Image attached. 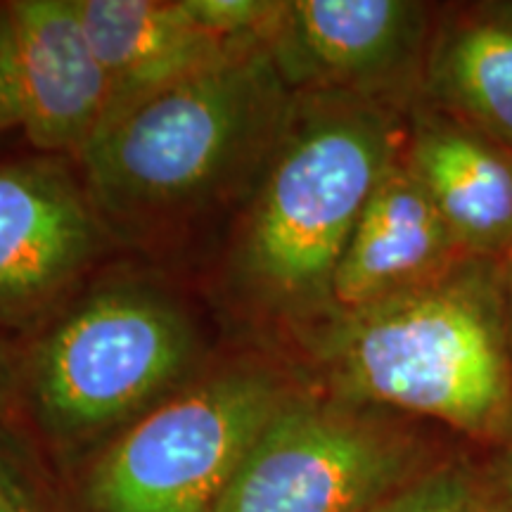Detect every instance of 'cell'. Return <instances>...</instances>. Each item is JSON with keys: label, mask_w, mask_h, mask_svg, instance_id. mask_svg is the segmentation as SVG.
Returning a JSON list of instances; mask_svg holds the SVG:
<instances>
[{"label": "cell", "mask_w": 512, "mask_h": 512, "mask_svg": "<svg viewBox=\"0 0 512 512\" xmlns=\"http://www.w3.org/2000/svg\"><path fill=\"white\" fill-rule=\"evenodd\" d=\"M313 387L430 422L479 451L508 446L512 354L498 256L294 335Z\"/></svg>", "instance_id": "6da1fadb"}, {"label": "cell", "mask_w": 512, "mask_h": 512, "mask_svg": "<svg viewBox=\"0 0 512 512\" xmlns=\"http://www.w3.org/2000/svg\"><path fill=\"white\" fill-rule=\"evenodd\" d=\"M294 98L266 43H242L110 119L79 159L100 219L145 233L256 188Z\"/></svg>", "instance_id": "7a4b0ae2"}, {"label": "cell", "mask_w": 512, "mask_h": 512, "mask_svg": "<svg viewBox=\"0 0 512 512\" xmlns=\"http://www.w3.org/2000/svg\"><path fill=\"white\" fill-rule=\"evenodd\" d=\"M294 95L230 254L238 297L292 337L332 313L339 261L401 150L408 114L347 95Z\"/></svg>", "instance_id": "3957f363"}, {"label": "cell", "mask_w": 512, "mask_h": 512, "mask_svg": "<svg viewBox=\"0 0 512 512\" xmlns=\"http://www.w3.org/2000/svg\"><path fill=\"white\" fill-rule=\"evenodd\" d=\"M200 330L145 280H114L22 339L15 425L57 475L195 377Z\"/></svg>", "instance_id": "277c9868"}, {"label": "cell", "mask_w": 512, "mask_h": 512, "mask_svg": "<svg viewBox=\"0 0 512 512\" xmlns=\"http://www.w3.org/2000/svg\"><path fill=\"white\" fill-rule=\"evenodd\" d=\"M306 377L235 361L197 373L60 472L53 512H216L249 448Z\"/></svg>", "instance_id": "5b68a950"}, {"label": "cell", "mask_w": 512, "mask_h": 512, "mask_svg": "<svg viewBox=\"0 0 512 512\" xmlns=\"http://www.w3.org/2000/svg\"><path fill=\"white\" fill-rule=\"evenodd\" d=\"M465 448L430 422L304 384L249 448L216 512H368Z\"/></svg>", "instance_id": "8992f818"}, {"label": "cell", "mask_w": 512, "mask_h": 512, "mask_svg": "<svg viewBox=\"0 0 512 512\" xmlns=\"http://www.w3.org/2000/svg\"><path fill=\"white\" fill-rule=\"evenodd\" d=\"M439 5L418 0H287L266 46L292 93H330L408 112Z\"/></svg>", "instance_id": "52a82bcc"}, {"label": "cell", "mask_w": 512, "mask_h": 512, "mask_svg": "<svg viewBox=\"0 0 512 512\" xmlns=\"http://www.w3.org/2000/svg\"><path fill=\"white\" fill-rule=\"evenodd\" d=\"M105 230L67 159L0 155V330L22 342L57 316L98 259Z\"/></svg>", "instance_id": "ba28073f"}, {"label": "cell", "mask_w": 512, "mask_h": 512, "mask_svg": "<svg viewBox=\"0 0 512 512\" xmlns=\"http://www.w3.org/2000/svg\"><path fill=\"white\" fill-rule=\"evenodd\" d=\"M105 112L107 81L74 0L0 3V140L79 162Z\"/></svg>", "instance_id": "9c48e42d"}, {"label": "cell", "mask_w": 512, "mask_h": 512, "mask_svg": "<svg viewBox=\"0 0 512 512\" xmlns=\"http://www.w3.org/2000/svg\"><path fill=\"white\" fill-rule=\"evenodd\" d=\"M418 174L396 152L358 219L332 283V311H356L432 283L467 259Z\"/></svg>", "instance_id": "30bf717a"}, {"label": "cell", "mask_w": 512, "mask_h": 512, "mask_svg": "<svg viewBox=\"0 0 512 512\" xmlns=\"http://www.w3.org/2000/svg\"><path fill=\"white\" fill-rule=\"evenodd\" d=\"M74 5L107 81L102 124L242 46L202 29L183 0H74Z\"/></svg>", "instance_id": "8fae6325"}, {"label": "cell", "mask_w": 512, "mask_h": 512, "mask_svg": "<svg viewBox=\"0 0 512 512\" xmlns=\"http://www.w3.org/2000/svg\"><path fill=\"white\" fill-rule=\"evenodd\" d=\"M403 157L472 256H498L512 242V147L415 105Z\"/></svg>", "instance_id": "7c38bea8"}, {"label": "cell", "mask_w": 512, "mask_h": 512, "mask_svg": "<svg viewBox=\"0 0 512 512\" xmlns=\"http://www.w3.org/2000/svg\"><path fill=\"white\" fill-rule=\"evenodd\" d=\"M418 102L512 147V0L439 5Z\"/></svg>", "instance_id": "4fadbf2b"}, {"label": "cell", "mask_w": 512, "mask_h": 512, "mask_svg": "<svg viewBox=\"0 0 512 512\" xmlns=\"http://www.w3.org/2000/svg\"><path fill=\"white\" fill-rule=\"evenodd\" d=\"M482 453L465 448L368 512H460L475 486Z\"/></svg>", "instance_id": "5bb4252c"}, {"label": "cell", "mask_w": 512, "mask_h": 512, "mask_svg": "<svg viewBox=\"0 0 512 512\" xmlns=\"http://www.w3.org/2000/svg\"><path fill=\"white\" fill-rule=\"evenodd\" d=\"M0 512H53L50 472L17 425L0 427Z\"/></svg>", "instance_id": "9a60e30c"}, {"label": "cell", "mask_w": 512, "mask_h": 512, "mask_svg": "<svg viewBox=\"0 0 512 512\" xmlns=\"http://www.w3.org/2000/svg\"><path fill=\"white\" fill-rule=\"evenodd\" d=\"M183 8L202 29L223 41L266 43L283 12V3H275V0H183Z\"/></svg>", "instance_id": "2e32d148"}, {"label": "cell", "mask_w": 512, "mask_h": 512, "mask_svg": "<svg viewBox=\"0 0 512 512\" xmlns=\"http://www.w3.org/2000/svg\"><path fill=\"white\" fill-rule=\"evenodd\" d=\"M22 392V342L0 330V427L15 425Z\"/></svg>", "instance_id": "e0dca14e"}, {"label": "cell", "mask_w": 512, "mask_h": 512, "mask_svg": "<svg viewBox=\"0 0 512 512\" xmlns=\"http://www.w3.org/2000/svg\"><path fill=\"white\" fill-rule=\"evenodd\" d=\"M484 453H482V460H479L475 486H472L470 496H467V501L463 508H460V512H510L501 486H498L496 477L491 475L489 465H486Z\"/></svg>", "instance_id": "ac0fdd59"}, {"label": "cell", "mask_w": 512, "mask_h": 512, "mask_svg": "<svg viewBox=\"0 0 512 512\" xmlns=\"http://www.w3.org/2000/svg\"><path fill=\"white\" fill-rule=\"evenodd\" d=\"M486 465H489L491 475L496 477L498 486H501L505 501H508V508L512 512V448H494V451L484 453Z\"/></svg>", "instance_id": "d6986e66"}, {"label": "cell", "mask_w": 512, "mask_h": 512, "mask_svg": "<svg viewBox=\"0 0 512 512\" xmlns=\"http://www.w3.org/2000/svg\"><path fill=\"white\" fill-rule=\"evenodd\" d=\"M498 268H501V299H503V318L505 335H508V347L512 354V242L498 254Z\"/></svg>", "instance_id": "ffe728a7"}, {"label": "cell", "mask_w": 512, "mask_h": 512, "mask_svg": "<svg viewBox=\"0 0 512 512\" xmlns=\"http://www.w3.org/2000/svg\"><path fill=\"white\" fill-rule=\"evenodd\" d=\"M508 446L512 448V430H510V439H508ZM503 448H505V446H503Z\"/></svg>", "instance_id": "44dd1931"}]
</instances>
